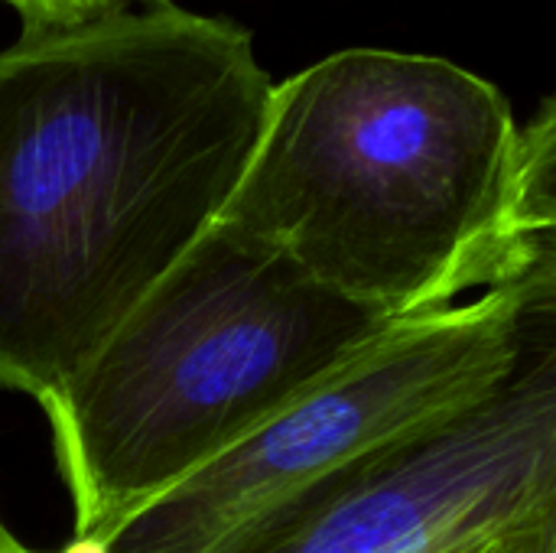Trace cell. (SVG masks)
<instances>
[{"mask_svg":"<svg viewBox=\"0 0 556 553\" xmlns=\"http://www.w3.org/2000/svg\"><path fill=\"white\" fill-rule=\"evenodd\" d=\"M270 88L173 0L0 49V388L42 404L215 225Z\"/></svg>","mask_w":556,"mask_h":553,"instance_id":"cell-1","label":"cell"},{"mask_svg":"<svg viewBox=\"0 0 556 553\" xmlns=\"http://www.w3.org/2000/svg\"><path fill=\"white\" fill-rule=\"evenodd\" d=\"M391 319L556 267V104L437 55L342 49L270 88L215 218Z\"/></svg>","mask_w":556,"mask_h":553,"instance_id":"cell-2","label":"cell"},{"mask_svg":"<svg viewBox=\"0 0 556 553\" xmlns=\"http://www.w3.org/2000/svg\"><path fill=\"white\" fill-rule=\"evenodd\" d=\"M394 323L212 225L39 407L72 544L104 551Z\"/></svg>","mask_w":556,"mask_h":553,"instance_id":"cell-3","label":"cell"},{"mask_svg":"<svg viewBox=\"0 0 556 553\" xmlns=\"http://www.w3.org/2000/svg\"><path fill=\"white\" fill-rule=\"evenodd\" d=\"M547 326H556V267L394 323L98 553H205L257 515L482 404Z\"/></svg>","mask_w":556,"mask_h":553,"instance_id":"cell-4","label":"cell"},{"mask_svg":"<svg viewBox=\"0 0 556 553\" xmlns=\"http://www.w3.org/2000/svg\"><path fill=\"white\" fill-rule=\"evenodd\" d=\"M556 512V332L450 424L257 515L205 553H485Z\"/></svg>","mask_w":556,"mask_h":553,"instance_id":"cell-5","label":"cell"},{"mask_svg":"<svg viewBox=\"0 0 556 553\" xmlns=\"http://www.w3.org/2000/svg\"><path fill=\"white\" fill-rule=\"evenodd\" d=\"M20 16V36H52L108 23L124 13L153 10L166 0H0Z\"/></svg>","mask_w":556,"mask_h":553,"instance_id":"cell-6","label":"cell"},{"mask_svg":"<svg viewBox=\"0 0 556 553\" xmlns=\"http://www.w3.org/2000/svg\"><path fill=\"white\" fill-rule=\"evenodd\" d=\"M485 553H556V512L502 535Z\"/></svg>","mask_w":556,"mask_h":553,"instance_id":"cell-7","label":"cell"},{"mask_svg":"<svg viewBox=\"0 0 556 553\" xmlns=\"http://www.w3.org/2000/svg\"><path fill=\"white\" fill-rule=\"evenodd\" d=\"M0 553H98V551H91V548H81V544H72V548H65V551H33V548H23V544L16 541L13 548H7V551H0Z\"/></svg>","mask_w":556,"mask_h":553,"instance_id":"cell-8","label":"cell"},{"mask_svg":"<svg viewBox=\"0 0 556 553\" xmlns=\"http://www.w3.org/2000/svg\"><path fill=\"white\" fill-rule=\"evenodd\" d=\"M16 544V538H13V531L3 525V518H0V551H7V548H13Z\"/></svg>","mask_w":556,"mask_h":553,"instance_id":"cell-9","label":"cell"}]
</instances>
